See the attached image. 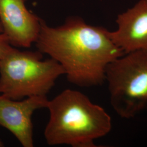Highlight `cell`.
<instances>
[{"label": "cell", "instance_id": "6da1fadb", "mask_svg": "<svg viewBox=\"0 0 147 147\" xmlns=\"http://www.w3.org/2000/svg\"><path fill=\"white\" fill-rule=\"evenodd\" d=\"M35 43L39 51L62 66L69 82L82 87L103 84L108 65L124 54L109 30L88 25L80 18H69L56 27L42 20Z\"/></svg>", "mask_w": 147, "mask_h": 147}, {"label": "cell", "instance_id": "7a4b0ae2", "mask_svg": "<svg viewBox=\"0 0 147 147\" xmlns=\"http://www.w3.org/2000/svg\"><path fill=\"white\" fill-rule=\"evenodd\" d=\"M47 108L50 118L44 137L50 146L97 147L95 140L112 129L111 118L106 111L78 90H63L49 100Z\"/></svg>", "mask_w": 147, "mask_h": 147}, {"label": "cell", "instance_id": "3957f363", "mask_svg": "<svg viewBox=\"0 0 147 147\" xmlns=\"http://www.w3.org/2000/svg\"><path fill=\"white\" fill-rule=\"evenodd\" d=\"M40 51H20L13 47L0 60V93L16 100L47 96L63 68L50 58L42 60Z\"/></svg>", "mask_w": 147, "mask_h": 147}, {"label": "cell", "instance_id": "277c9868", "mask_svg": "<svg viewBox=\"0 0 147 147\" xmlns=\"http://www.w3.org/2000/svg\"><path fill=\"white\" fill-rule=\"evenodd\" d=\"M106 81L116 113L127 119L136 117L147 108V51L125 53L112 62Z\"/></svg>", "mask_w": 147, "mask_h": 147}, {"label": "cell", "instance_id": "5b68a950", "mask_svg": "<svg viewBox=\"0 0 147 147\" xmlns=\"http://www.w3.org/2000/svg\"><path fill=\"white\" fill-rule=\"evenodd\" d=\"M26 0H0V23L12 47L28 48L39 36L42 20L27 9Z\"/></svg>", "mask_w": 147, "mask_h": 147}, {"label": "cell", "instance_id": "8992f818", "mask_svg": "<svg viewBox=\"0 0 147 147\" xmlns=\"http://www.w3.org/2000/svg\"><path fill=\"white\" fill-rule=\"evenodd\" d=\"M47 96H36L16 100L0 95V125L11 132L24 147H33L34 111L47 108Z\"/></svg>", "mask_w": 147, "mask_h": 147}, {"label": "cell", "instance_id": "52a82bcc", "mask_svg": "<svg viewBox=\"0 0 147 147\" xmlns=\"http://www.w3.org/2000/svg\"><path fill=\"white\" fill-rule=\"evenodd\" d=\"M116 22L117 28L110 36L124 54L147 51V0H140L118 14Z\"/></svg>", "mask_w": 147, "mask_h": 147}, {"label": "cell", "instance_id": "ba28073f", "mask_svg": "<svg viewBox=\"0 0 147 147\" xmlns=\"http://www.w3.org/2000/svg\"><path fill=\"white\" fill-rule=\"evenodd\" d=\"M9 40L3 33H0V60L13 49Z\"/></svg>", "mask_w": 147, "mask_h": 147}, {"label": "cell", "instance_id": "9c48e42d", "mask_svg": "<svg viewBox=\"0 0 147 147\" xmlns=\"http://www.w3.org/2000/svg\"><path fill=\"white\" fill-rule=\"evenodd\" d=\"M4 146V144L2 142V141L0 140V147H2Z\"/></svg>", "mask_w": 147, "mask_h": 147}, {"label": "cell", "instance_id": "30bf717a", "mask_svg": "<svg viewBox=\"0 0 147 147\" xmlns=\"http://www.w3.org/2000/svg\"><path fill=\"white\" fill-rule=\"evenodd\" d=\"M0 33H3V30H2V26L1 25V23H0Z\"/></svg>", "mask_w": 147, "mask_h": 147}]
</instances>
